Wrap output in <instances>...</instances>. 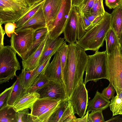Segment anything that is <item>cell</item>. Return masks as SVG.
Returning a JSON list of instances; mask_svg holds the SVG:
<instances>
[{
	"label": "cell",
	"mask_w": 122,
	"mask_h": 122,
	"mask_svg": "<svg viewBox=\"0 0 122 122\" xmlns=\"http://www.w3.org/2000/svg\"><path fill=\"white\" fill-rule=\"evenodd\" d=\"M34 31L27 29L18 31L11 34L10 46L22 59L32 44Z\"/></svg>",
	"instance_id": "obj_9"
},
{
	"label": "cell",
	"mask_w": 122,
	"mask_h": 122,
	"mask_svg": "<svg viewBox=\"0 0 122 122\" xmlns=\"http://www.w3.org/2000/svg\"><path fill=\"white\" fill-rule=\"evenodd\" d=\"M65 40L64 38L59 37L51 39L48 37L38 66L41 64L48 57L54 55L64 43Z\"/></svg>",
	"instance_id": "obj_18"
},
{
	"label": "cell",
	"mask_w": 122,
	"mask_h": 122,
	"mask_svg": "<svg viewBox=\"0 0 122 122\" xmlns=\"http://www.w3.org/2000/svg\"><path fill=\"white\" fill-rule=\"evenodd\" d=\"M105 12L103 0H97L94 3L89 12L92 15L97 17L101 15H104Z\"/></svg>",
	"instance_id": "obj_32"
},
{
	"label": "cell",
	"mask_w": 122,
	"mask_h": 122,
	"mask_svg": "<svg viewBox=\"0 0 122 122\" xmlns=\"http://www.w3.org/2000/svg\"><path fill=\"white\" fill-rule=\"evenodd\" d=\"M61 101L48 97L38 99L31 110L30 113L33 122H48Z\"/></svg>",
	"instance_id": "obj_6"
},
{
	"label": "cell",
	"mask_w": 122,
	"mask_h": 122,
	"mask_svg": "<svg viewBox=\"0 0 122 122\" xmlns=\"http://www.w3.org/2000/svg\"><path fill=\"white\" fill-rule=\"evenodd\" d=\"M16 53L10 46L0 49V84L5 83L16 76V71L20 69Z\"/></svg>",
	"instance_id": "obj_4"
},
{
	"label": "cell",
	"mask_w": 122,
	"mask_h": 122,
	"mask_svg": "<svg viewBox=\"0 0 122 122\" xmlns=\"http://www.w3.org/2000/svg\"><path fill=\"white\" fill-rule=\"evenodd\" d=\"M120 115H122V113Z\"/></svg>",
	"instance_id": "obj_50"
},
{
	"label": "cell",
	"mask_w": 122,
	"mask_h": 122,
	"mask_svg": "<svg viewBox=\"0 0 122 122\" xmlns=\"http://www.w3.org/2000/svg\"><path fill=\"white\" fill-rule=\"evenodd\" d=\"M75 114L70 99L67 98L61 101L48 122H73L76 118Z\"/></svg>",
	"instance_id": "obj_12"
},
{
	"label": "cell",
	"mask_w": 122,
	"mask_h": 122,
	"mask_svg": "<svg viewBox=\"0 0 122 122\" xmlns=\"http://www.w3.org/2000/svg\"><path fill=\"white\" fill-rule=\"evenodd\" d=\"M109 107L113 116L122 113V91L112 98Z\"/></svg>",
	"instance_id": "obj_29"
},
{
	"label": "cell",
	"mask_w": 122,
	"mask_h": 122,
	"mask_svg": "<svg viewBox=\"0 0 122 122\" xmlns=\"http://www.w3.org/2000/svg\"><path fill=\"white\" fill-rule=\"evenodd\" d=\"M17 28L15 23H8L5 24V30L7 36L10 37L11 34L16 33L15 29Z\"/></svg>",
	"instance_id": "obj_38"
},
{
	"label": "cell",
	"mask_w": 122,
	"mask_h": 122,
	"mask_svg": "<svg viewBox=\"0 0 122 122\" xmlns=\"http://www.w3.org/2000/svg\"><path fill=\"white\" fill-rule=\"evenodd\" d=\"M78 17L77 7L72 6L63 33L65 41L69 43H75L77 40Z\"/></svg>",
	"instance_id": "obj_13"
},
{
	"label": "cell",
	"mask_w": 122,
	"mask_h": 122,
	"mask_svg": "<svg viewBox=\"0 0 122 122\" xmlns=\"http://www.w3.org/2000/svg\"><path fill=\"white\" fill-rule=\"evenodd\" d=\"M28 6L36 4L44 0H24Z\"/></svg>",
	"instance_id": "obj_45"
},
{
	"label": "cell",
	"mask_w": 122,
	"mask_h": 122,
	"mask_svg": "<svg viewBox=\"0 0 122 122\" xmlns=\"http://www.w3.org/2000/svg\"><path fill=\"white\" fill-rule=\"evenodd\" d=\"M40 98V95L36 92L25 93L12 106L17 112L25 109H32L35 102Z\"/></svg>",
	"instance_id": "obj_19"
},
{
	"label": "cell",
	"mask_w": 122,
	"mask_h": 122,
	"mask_svg": "<svg viewBox=\"0 0 122 122\" xmlns=\"http://www.w3.org/2000/svg\"><path fill=\"white\" fill-rule=\"evenodd\" d=\"M120 116L113 117L109 120L105 122H122V118Z\"/></svg>",
	"instance_id": "obj_46"
},
{
	"label": "cell",
	"mask_w": 122,
	"mask_h": 122,
	"mask_svg": "<svg viewBox=\"0 0 122 122\" xmlns=\"http://www.w3.org/2000/svg\"><path fill=\"white\" fill-rule=\"evenodd\" d=\"M89 112L87 111L86 114L83 117L80 118H76L74 121L73 122H87Z\"/></svg>",
	"instance_id": "obj_43"
},
{
	"label": "cell",
	"mask_w": 122,
	"mask_h": 122,
	"mask_svg": "<svg viewBox=\"0 0 122 122\" xmlns=\"http://www.w3.org/2000/svg\"><path fill=\"white\" fill-rule=\"evenodd\" d=\"M29 108L17 112V122H33Z\"/></svg>",
	"instance_id": "obj_35"
},
{
	"label": "cell",
	"mask_w": 122,
	"mask_h": 122,
	"mask_svg": "<svg viewBox=\"0 0 122 122\" xmlns=\"http://www.w3.org/2000/svg\"><path fill=\"white\" fill-rule=\"evenodd\" d=\"M44 71L38 76L31 86L25 91L24 94L26 93L36 92L49 82L50 80L45 75Z\"/></svg>",
	"instance_id": "obj_27"
},
{
	"label": "cell",
	"mask_w": 122,
	"mask_h": 122,
	"mask_svg": "<svg viewBox=\"0 0 122 122\" xmlns=\"http://www.w3.org/2000/svg\"><path fill=\"white\" fill-rule=\"evenodd\" d=\"M120 47L122 52V32L121 33L120 42Z\"/></svg>",
	"instance_id": "obj_48"
},
{
	"label": "cell",
	"mask_w": 122,
	"mask_h": 122,
	"mask_svg": "<svg viewBox=\"0 0 122 122\" xmlns=\"http://www.w3.org/2000/svg\"><path fill=\"white\" fill-rule=\"evenodd\" d=\"M48 34L47 27L35 30L32 44L22 60L26 59L41 44Z\"/></svg>",
	"instance_id": "obj_22"
},
{
	"label": "cell",
	"mask_w": 122,
	"mask_h": 122,
	"mask_svg": "<svg viewBox=\"0 0 122 122\" xmlns=\"http://www.w3.org/2000/svg\"><path fill=\"white\" fill-rule=\"evenodd\" d=\"M0 24V49L4 46V35L6 32L5 30H4L2 25Z\"/></svg>",
	"instance_id": "obj_41"
},
{
	"label": "cell",
	"mask_w": 122,
	"mask_h": 122,
	"mask_svg": "<svg viewBox=\"0 0 122 122\" xmlns=\"http://www.w3.org/2000/svg\"><path fill=\"white\" fill-rule=\"evenodd\" d=\"M70 100L74 113L81 117L84 116L88 102V91L83 81L74 89Z\"/></svg>",
	"instance_id": "obj_10"
},
{
	"label": "cell",
	"mask_w": 122,
	"mask_h": 122,
	"mask_svg": "<svg viewBox=\"0 0 122 122\" xmlns=\"http://www.w3.org/2000/svg\"><path fill=\"white\" fill-rule=\"evenodd\" d=\"M102 110H98L91 111L89 114L88 121L89 122H104L105 120L103 116Z\"/></svg>",
	"instance_id": "obj_33"
},
{
	"label": "cell",
	"mask_w": 122,
	"mask_h": 122,
	"mask_svg": "<svg viewBox=\"0 0 122 122\" xmlns=\"http://www.w3.org/2000/svg\"><path fill=\"white\" fill-rule=\"evenodd\" d=\"M83 14L85 17L91 23L97 17L92 15L89 12Z\"/></svg>",
	"instance_id": "obj_44"
},
{
	"label": "cell",
	"mask_w": 122,
	"mask_h": 122,
	"mask_svg": "<svg viewBox=\"0 0 122 122\" xmlns=\"http://www.w3.org/2000/svg\"><path fill=\"white\" fill-rule=\"evenodd\" d=\"M52 56L48 57L45 61L41 65L38 66L34 69L30 82V87L32 84L38 76L42 72L44 71L46 68L50 63Z\"/></svg>",
	"instance_id": "obj_31"
},
{
	"label": "cell",
	"mask_w": 122,
	"mask_h": 122,
	"mask_svg": "<svg viewBox=\"0 0 122 122\" xmlns=\"http://www.w3.org/2000/svg\"><path fill=\"white\" fill-rule=\"evenodd\" d=\"M28 6L24 0H0V24L15 23Z\"/></svg>",
	"instance_id": "obj_7"
},
{
	"label": "cell",
	"mask_w": 122,
	"mask_h": 122,
	"mask_svg": "<svg viewBox=\"0 0 122 122\" xmlns=\"http://www.w3.org/2000/svg\"><path fill=\"white\" fill-rule=\"evenodd\" d=\"M106 50L107 54H111L116 46H120L117 37L114 30L111 28L107 32L105 37Z\"/></svg>",
	"instance_id": "obj_26"
},
{
	"label": "cell",
	"mask_w": 122,
	"mask_h": 122,
	"mask_svg": "<svg viewBox=\"0 0 122 122\" xmlns=\"http://www.w3.org/2000/svg\"><path fill=\"white\" fill-rule=\"evenodd\" d=\"M97 0H83L77 7L78 11L81 13L89 12L95 2Z\"/></svg>",
	"instance_id": "obj_34"
},
{
	"label": "cell",
	"mask_w": 122,
	"mask_h": 122,
	"mask_svg": "<svg viewBox=\"0 0 122 122\" xmlns=\"http://www.w3.org/2000/svg\"><path fill=\"white\" fill-rule=\"evenodd\" d=\"M115 90L112 85L110 83L108 86L102 91L101 94L105 98L108 100L112 99L115 93Z\"/></svg>",
	"instance_id": "obj_37"
},
{
	"label": "cell",
	"mask_w": 122,
	"mask_h": 122,
	"mask_svg": "<svg viewBox=\"0 0 122 122\" xmlns=\"http://www.w3.org/2000/svg\"><path fill=\"white\" fill-rule=\"evenodd\" d=\"M47 26L46 22L42 7L23 25L16 28L15 32L27 29L35 30Z\"/></svg>",
	"instance_id": "obj_15"
},
{
	"label": "cell",
	"mask_w": 122,
	"mask_h": 122,
	"mask_svg": "<svg viewBox=\"0 0 122 122\" xmlns=\"http://www.w3.org/2000/svg\"><path fill=\"white\" fill-rule=\"evenodd\" d=\"M85 51L76 43L68 45L65 88L67 98L70 99L74 89L83 81L88 56Z\"/></svg>",
	"instance_id": "obj_1"
},
{
	"label": "cell",
	"mask_w": 122,
	"mask_h": 122,
	"mask_svg": "<svg viewBox=\"0 0 122 122\" xmlns=\"http://www.w3.org/2000/svg\"><path fill=\"white\" fill-rule=\"evenodd\" d=\"M121 7L122 8V6Z\"/></svg>",
	"instance_id": "obj_51"
},
{
	"label": "cell",
	"mask_w": 122,
	"mask_h": 122,
	"mask_svg": "<svg viewBox=\"0 0 122 122\" xmlns=\"http://www.w3.org/2000/svg\"><path fill=\"white\" fill-rule=\"evenodd\" d=\"M107 58L106 51H98L92 55H88L84 81L85 85L90 81L96 82L100 79H107Z\"/></svg>",
	"instance_id": "obj_3"
},
{
	"label": "cell",
	"mask_w": 122,
	"mask_h": 122,
	"mask_svg": "<svg viewBox=\"0 0 122 122\" xmlns=\"http://www.w3.org/2000/svg\"><path fill=\"white\" fill-rule=\"evenodd\" d=\"M105 3L109 9H114L118 7L122 6V0H105Z\"/></svg>",
	"instance_id": "obj_39"
},
{
	"label": "cell",
	"mask_w": 122,
	"mask_h": 122,
	"mask_svg": "<svg viewBox=\"0 0 122 122\" xmlns=\"http://www.w3.org/2000/svg\"><path fill=\"white\" fill-rule=\"evenodd\" d=\"M71 7V0H63L56 18L47 26L49 38L55 39L63 33Z\"/></svg>",
	"instance_id": "obj_8"
},
{
	"label": "cell",
	"mask_w": 122,
	"mask_h": 122,
	"mask_svg": "<svg viewBox=\"0 0 122 122\" xmlns=\"http://www.w3.org/2000/svg\"><path fill=\"white\" fill-rule=\"evenodd\" d=\"M36 92L40 95V98L49 97L63 100L67 98L64 86L61 83L50 80L44 86Z\"/></svg>",
	"instance_id": "obj_11"
},
{
	"label": "cell",
	"mask_w": 122,
	"mask_h": 122,
	"mask_svg": "<svg viewBox=\"0 0 122 122\" xmlns=\"http://www.w3.org/2000/svg\"><path fill=\"white\" fill-rule=\"evenodd\" d=\"M34 69L26 70L22 69L21 72L18 76L21 85L25 90L29 87L30 81Z\"/></svg>",
	"instance_id": "obj_30"
},
{
	"label": "cell",
	"mask_w": 122,
	"mask_h": 122,
	"mask_svg": "<svg viewBox=\"0 0 122 122\" xmlns=\"http://www.w3.org/2000/svg\"><path fill=\"white\" fill-rule=\"evenodd\" d=\"M66 41L58 49L60 56L61 65L62 70V76L63 83L65 88V69L66 63L68 45L66 43Z\"/></svg>",
	"instance_id": "obj_28"
},
{
	"label": "cell",
	"mask_w": 122,
	"mask_h": 122,
	"mask_svg": "<svg viewBox=\"0 0 122 122\" xmlns=\"http://www.w3.org/2000/svg\"><path fill=\"white\" fill-rule=\"evenodd\" d=\"M111 102L104 97L97 90L94 97L88 102L87 112L101 110L102 111L107 108Z\"/></svg>",
	"instance_id": "obj_21"
},
{
	"label": "cell",
	"mask_w": 122,
	"mask_h": 122,
	"mask_svg": "<svg viewBox=\"0 0 122 122\" xmlns=\"http://www.w3.org/2000/svg\"><path fill=\"white\" fill-rule=\"evenodd\" d=\"M0 122H17V112L8 105L0 109Z\"/></svg>",
	"instance_id": "obj_25"
},
{
	"label": "cell",
	"mask_w": 122,
	"mask_h": 122,
	"mask_svg": "<svg viewBox=\"0 0 122 122\" xmlns=\"http://www.w3.org/2000/svg\"><path fill=\"white\" fill-rule=\"evenodd\" d=\"M48 36L49 34L40 45L27 59L22 61L23 69L26 70H32L37 67Z\"/></svg>",
	"instance_id": "obj_16"
},
{
	"label": "cell",
	"mask_w": 122,
	"mask_h": 122,
	"mask_svg": "<svg viewBox=\"0 0 122 122\" xmlns=\"http://www.w3.org/2000/svg\"><path fill=\"white\" fill-rule=\"evenodd\" d=\"M45 0L28 6L27 9L15 22L17 28L25 24L42 7Z\"/></svg>",
	"instance_id": "obj_23"
},
{
	"label": "cell",
	"mask_w": 122,
	"mask_h": 122,
	"mask_svg": "<svg viewBox=\"0 0 122 122\" xmlns=\"http://www.w3.org/2000/svg\"><path fill=\"white\" fill-rule=\"evenodd\" d=\"M83 0H71L72 6L78 7Z\"/></svg>",
	"instance_id": "obj_47"
},
{
	"label": "cell",
	"mask_w": 122,
	"mask_h": 122,
	"mask_svg": "<svg viewBox=\"0 0 122 122\" xmlns=\"http://www.w3.org/2000/svg\"></svg>",
	"instance_id": "obj_49"
},
{
	"label": "cell",
	"mask_w": 122,
	"mask_h": 122,
	"mask_svg": "<svg viewBox=\"0 0 122 122\" xmlns=\"http://www.w3.org/2000/svg\"><path fill=\"white\" fill-rule=\"evenodd\" d=\"M104 15H101L97 17L92 23L91 25L86 30L87 31L89 30L97 24L102 19Z\"/></svg>",
	"instance_id": "obj_42"
},
{
	"label": "cell",
	"mask_w": 122,
	"mask_h": 122,
	"mask_svg": "<svg viewBox=\"0 0 122 122\" xmlns=\"http://www.w3.org/2000/svg\"><path fill=\"white\" fill-rule=\"evenodd\" d=\"M44 73L50 80L63 83L60 56L58 49L54 55L51 61L46 68Z\"/></svg>",
	"instance_id": "obj_14"
},
{
	"label": "cell",
	"mask_w": 122,
	"mask_h": 122,
	"mask_svg": "<svg viewBox=\"0 0 122 122\" xmlns=\"http://www.w3.org/2000/svg\"><path fill=\"white\" fill-rule=\"evenodd\" d=\"M110 27L115 32L120 43L122 32V8L118 7L110 14Z\"/></svg>",
	"instance_id": "obj_20"
},
{
	"label": "cell",
	"mask_w": 122,
	"mask_h": 122,
	"mask_svg": "<svg viewBox=\"0 0 122 122\" xmlns=\"http://www.w3.org/2000/svg\"><path fill=\"white\" fill-rule=\"evenodd\" d=\"M107 79L114 86L117 94L122 91V52L120 46H116L113 51L107 54Z\"/></svg>",
	"instance_id": "obj_5"
},
{
	"label": "cell",
	"mask_w": 122,
	"mask_h": 122,
	"mask_svg": "<svg viewBox=\"0 0 122 122\" xmlns=\"http://www.w3.org/2000/svg\"><path fill=\"white\" fill-rule=\"evenodd\" d=\"M110 14L105 11L102 19L96 25L86 31L84 36L76 42L85 51L95 52L103 45L106 34L110 28Z\"/></svg>",
	"instance_id": "obj_2"
},
{
	"label": "cell",
	"mask_w": 122,
	"mask_h": 122,
	"mask_svg": "<svg viewBox=\"0 0 122 122\" xmlns=\"http://www.w3.org/2000/svg\"><path fill=\"white\" fill-rule=\"evenodd\" d=\"M8 105L13 106L24 94L25 90L21 85L18 77L13 84Z\"/></svg>",
	"instance_id": "obj_24"
},
{
	"label": "cell",
	"mask_w": 122,
	"mask_h": 122,
	"mask_svg": "<svg viewBox=\"0 0 122 122\" xmlns=\"http://www.w3.org/2000/svg\"><path fill=\"white\" fill-rule=\"evenodd\" d=\"M63 0H45L42 8L47 26L56 18Z\"/></svg>",
	"instance_id": "obj_17"
},
{
	"label": "cell",
	"mask_w": 122,
	"mask_h": 122,
	"mask_svg": "<svg viewBox=\"0 0 122 122\" xmlns=\"http://www.w3.org/2000/svg\"><path fill=\"white\" fill-rule=\"evenodd\" d=\"M12 86L6 88L0 95V109L6 106L10 97Z\"/></svg>",
	"instance_id": "obj_36"
},
{
	"label": "cell",
	"mask_w": 122,
	"mask_h": 122,
	"mask_svg": "<svg viewBox=\"0 0 122 122\" xmlns=\"http://www.w3.org/2000/svg\"><path fill=\"white\" fill-rule=\"evenodd\" d=\"M79 12L80 17L82 25L84 30H86L91 25L92 23L85 17L83 13Z\"/></svg>",
	"instance_id": "obj_40"
}]
</instances>
